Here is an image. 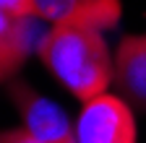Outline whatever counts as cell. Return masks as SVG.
Segmentation results:
<instances>
[{
  "label": "cell",
  "mask_w": 146,
  "mask_h": 143,
  "mask_svg": "<svg viewBox=\"0 0 146 143\" xmlns=\"http://www.w3.org/2000/svg\"><path fill=\"white\" fill-rule=\"evenodd\" d=\"M120 0H34V16L50 24L81 21L99 29H112L120 21Z\"/></svg>",
  "instance_id": "4"
},
{
  "label": "cell",
  "mask_w": 146,
  "mask_h": 143,
  "mask_svg": "<svg viewBox=\"0 0 146 143\" xmlns=\"http://www.w3.org/2000/svg\"><path fill=\"white\" fill-rule=\"evenodd\" d=\"M11 99L24 115V128L42 143H76V130H70V122L58 104L39 96L21 81L11 86Z\"/></svg>",
  "instance_id": "3"
},
{
  "label": "cell",
  "mask_w": 146,
  "mask_h": 143,
  "mask_svg": "<svg viewBox=\"0 0 146 143\" xmlns=\"http://www.w3.org/2000/svg\"><path fill=\"white\" fill-rule=\"evenodd\" d=\"M0 8H5L16 16H34V0H0Z\"/></svg>",
  "instance_id": "8"
},
{
  "label": "cell",
  "mask_w": 146,
  "mask_h": 143,
  "mask_svg": "<svg viewBox=\"0 0 146 143\" xmlns=\"http://www.w3.org/2000/svg\"><path fill=\"white\" fill-rule=\"evenodd\" d=\"M99 26L81 21L52 24L39 39V57L73 96L89 101L107 91L112 81V57Z\"/></svg>",
  "instance_id": "1"
},
{
  "label": "cell",
  "mask_w": 146,
  "mask_h": 143,
  "mask_svg": "<svg viewBox=\"0 0 146 143\" xmlns=\"http://www.w3.org/2000/svg\"><path fill=\"white\" fill-rule=\"evenodd\" d=\"M115 68L120 83L131 94L146 99V34L143 37H128L117 47Z\"/></svg>",
  "instance_id": "6"
},
{
  "label": "cell",
  "mask_w": 146,
  "mask_h": 143,
  "mask_svg": "<svg viewBox=\"0 0 146 143\" xmlns=\"http://www.w3.org/2000/svg\"><path fill=\"white\" fill-rule=\"evenodd\" d=\"M31 18L34 16H16L0 8V81L24 65L31 49Z\"/></svg>",
  "instance_id": "5"
},
{
  "label": "cell",
  "mask_w": 146,
  "mask_h": 143,
  "mask_svg": "<svg viewBox=\"0 0 146 143\" xmlns=\"http://www.w3.org/2000/svg\"><path fill=\"white\" fill-rule=\"evenodd\" d=\"M0 143H42V140L26 128H13V130H0Z\"/></svg>",
  "instance_id": "7"
},
{
  "label": "cell",
  "mask_w": 146,
  "mask_h": 143,
  "mask_svg": "<svg viewBox=\"0 0 146 143\" xmlns=\"http://www.w3.org/2000/svg\"><path fill=\"white\" fill-rule=\"evenodd\" d=\"M76 143H136V122L128 104L110 94L84 101L76 120Z\"/></svg>",
  "instance_id": "2"
}]
</instances>
